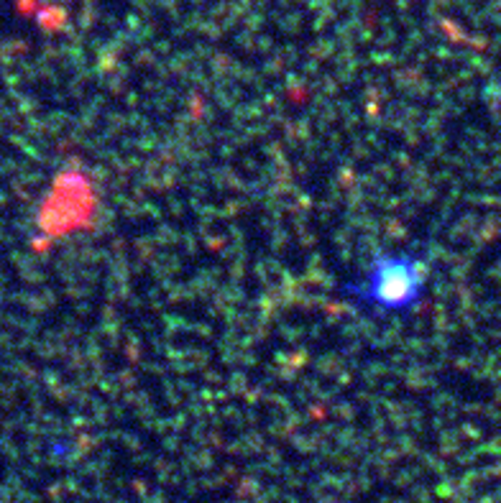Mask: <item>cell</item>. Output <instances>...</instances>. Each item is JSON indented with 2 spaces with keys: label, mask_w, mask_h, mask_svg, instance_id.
<instances>
[{
  "label": "cell",
  "mask_w": 501,
  "mask_h": 503,
  "mask_svg": "<svg viewBox=\"0 0 501 503\" xmlns=\"http://www.w3.org/2000/svg\"><path fill=\"white\" fill-rule=\"evenodd\" d=\"M425 291V263L415 253H389L371 261L361 284L350 286V297L379 312H404L417 307Z\"/></svg>",
  "instance_id": "1"
}]
</instances>
